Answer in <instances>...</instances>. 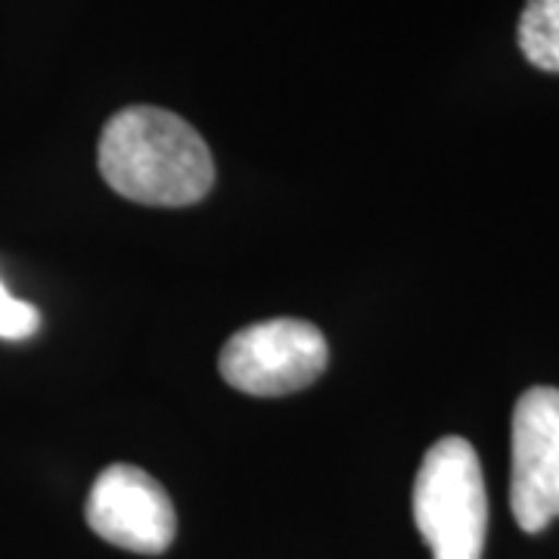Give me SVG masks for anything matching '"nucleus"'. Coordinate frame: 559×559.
<instances>
[{
  "label": "nucleus",
  "mask_w": 559,
  "mask_h": 559,
  "mask_svg": "<svg viewBox=\"0 0 559 559\" xmlns=\"http://www.w3.org/2000/svg\"><path fill=\"white\" fill-rule=\"evenodd\" d=\"M330 364V345L314 323L277 318L249 323L234 333L221 352V377L230 389L255 399L293 395L308 385Z\"/></svg>",
  "instance_id": "nucleus-3"
},
{
  "label": "nucleus",
  "mask_w": 559,
  "mask_h": 559,
  "mask_svg": "<svg viewBox=\"0 0 559 559\" xmlns=\"http://www.w3.org/2000/svg\"><path fill=\"white\" fill-rule=\"evenodd\" d=\"M40 326V311L28 301L16 299L3 280H0V340L7 342H22L32 340Z\"/></svg>",
  "instance_id": "nucleus-7"
},
{
  "label": "nucleus",
  "mask_w": 559,
  "mask_h": 559,
  "mask_svg": "<svg viewBox=\"0 0 559 559\" xmlns=\"http://www.w3.org/2000/svg\"><path fill=\"white\" fill-rule=\"evenodd\" d=\"M84 516L103 540L146 557L165 554L178 535V516L168 491L131 463L103 469L87 495Z\"/></svg>",
  "instance_id": "nucleus-5"
},
{
  "label": "nucleus",
  "mask_w": 559,
  "mask_h": 559,
  "mask_svg": "<svg viewBox=\"0 0 559 559\" xmlns=\"http://www.w3.org/2000/svg\"><path fill=\"white\" fill-rule=\"evenodd\" d=\"M414 522L432 559H481L488 532V495L476 448L448 436L419 463Z\"/></svg>",
  "instance_id": "nucleus-2"
},
{
  "label": "nucleus",
  "mask_w": 559,
  "mask_h": 559,
  "mask_svg": "<svg viewBox=\"0 0 559 559\" xmlns=\"http://www.w3.org/2000/svg\"><path fill=\"white\" fill-rule=\"evenodd\" d=\"M516 38L522 57L535 69L559 75V0H528Z\"/></svg>",
  "instance_id": "nucleus-6"
},
{
  "label": "nucleus",
  "mask_w": 559,
  "mask_h": 559,
  "mask_svg": "<svg viewBox=\"0 0 559 559\" xmlns=\"http://www.w3.org/2000/svg\"><path fill=\"white\" fill-rule=\"evenodd\" d=\"M510 507L522 532L559 520V389L535 385L513 411Z\"/></svg>",
  "instance_id": "nucleus-4"
},
{
  "label": "nucleus",
  "mask_w": 559,
  "mask_h": 559,
  "mask_svg": "<svg viewBox=\"0 0 559 559\" xmlns=\"http://www.w3.org/2000/svg\"><path fill=\"white\" fill-rule=\"evenodd\" d=\"M103 180L140 205L180 209L209 197L215 159L200 131L159 106H128L103 124Z\"/></svg>",
  "instance_id": "nucleus-1"
}]
</instances>
